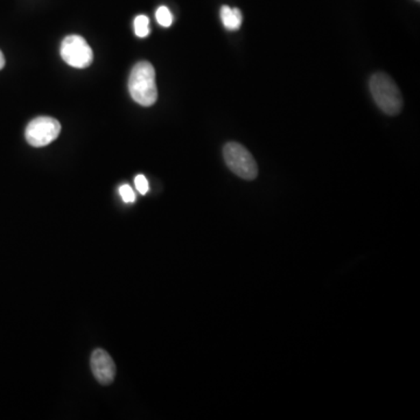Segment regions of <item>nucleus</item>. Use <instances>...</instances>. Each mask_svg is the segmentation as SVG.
<instances>
[{
  "label": "nucleus",
  "mask_w": 420,
  "mask_h": 420,
  "mask_svg": "<svg viewBox=\"0 0 420 420\" xmlns=\"http://www.w3.org/2000/svg\"><path fill=\"white\" fill-rule=\"evenodd\" d=\"M129 91L134 102L143 106H153L158 99L156 71L147 61L138 62L131 71Z\"/></svg>",
  "instance_id": "f257e3e1"
},
{
  "label": "nucleus",
  "mask_w": 420,
  "mask_h": 420,
  "mask_svg": "<svg viewBox=\"0 0 420 420\" xmlns=\"http://www.w3.org/2000/svg\"><path fill=\"white\" fill-rule=\"evenodd\" d=\"M373 101L384 114L396 116L403 109V96L389 75L376 73L369 82Z\"/></svg>",
  "instance_id": "f03ea898"
},
{
  "label": "nucleus",
  "mask_w": 420,
  "mask_h": 420,
  "mask_svg": "<svg viewBox=\"0 0 420 420\" xmlns=\"http://www.w3.org/2000/svg\"><path fill=\"white\" fill-rule=\"evenodd\" d=\"M225 164L232 173L244 180H254L258 175V166L252 154L240 143L230 142L224 146Z\"/></svg>",
  "instance_id": "7ed1b4c3"
},
{
  "label": "nucleus",
  "mask_w": 420,
  "mask_h": 420,
  "mask_svg": "<svg viewBox=\"0 0 420 420\" xmlns=\"http://www.w3.org/2000/svg\"><path fill=\"white\" fill-rule=\"evenodd\" d=\"M61 132V124L55 118L41 117L33 119L25 131L28 144L34 147H44L54 142Z\"/></svg>",
  "instance_id": "20e7f679"
},
{
  "label": "nucleus",
  "mask_w": 420,
  "mask_h": 420,
  "mask_svg": "<svg viewBox=\"0 0 420 420\" xmlns=\"http://www.w3.org/2000/svg\"><path fill=\"white\" fill-rule=\"evenodd\" d=\"M61 58L71 67L87 68L90 66L94 60L92 49L82 36H69L64 38L61 44Z\"/></svg>",
  "instance_id": "39448f33"
},
{
  "label": "nucleus",
  "mask_w": 420,
  "mask_h": 420,
  "mask_svg": "<svg viewBox=\"0 0 420 420\" xmlns=\"http://www.w3.org/2000/svg\"><path fill=\"white\" fill-rule=\"evenodd\" d=\"M91 371L95 378L102 385H109L116 376V365L110 355L106 350L96 349L91 355Z\"/></svg>",
  "instance_id": "423d86ee"
},
{
  "label": "nucleus",
  "mask_w": 420,
  "mask_h": 420,
  "mask_svg": "<svg viewBox=\"0 0 420 420\" xmlns=\"http://www.w3.org/2000/svg\"><path fill=\"white\" fill-rule=\"evenodd\" d=\"M221 19H222L224 27L227 29L237 31L240 28L243 16H242V13L238 8H232L227 5H224L221 8Z\"/></svg>",
  "instance_id": "0eeeda50"
},
{
  "label": "nucleus",
  "mask_w": 420,
  "mask_h": 420,
  "mask_svg": "<svg viewBox=\"0 0 420 420\" xmlns=\"http://www.w3.org/2000/svg\"><path fill=\"white\" fill-rule=\"evenodd\" d=\"M134 33L138 38H146L149 34V20L146 16H136L134 21Z\"/></svg>",
  "instance_id": "6e6552de"
},
{
  "label": "nucleus",
  "mask_w": 420,
  "mask_h": 420,
  "mask_svg": "<svg viewBox=\"0 0 420 420\" xmlns=\"http://www.w3.org/2000/svg\"><path fill=\"white\" fill-rule=\"evenodd\" d=\"M156 18H157L158 24L162 27H169L173 24V16L166 6H160L158 8L156 12Z\"/></svg>",
  "instance_id": "1a4fd4ad"
},
{
  "label": "nucleus",
  "mask_w": 420,
  "mask_h": 420,
  "mask_svg": "<svg viewBox=\"0 0 420 420\" xmlns=\"http://www.w3.org/2000/svg\"><path fill=\"white\" fill-rule=\"evenodd\" d=\"M119 194H121L123 201L126 203H132L136 200V194H134V189L131 188L129 185L121 186Z\"/></svg>",
  "instance_id": "9d476101"
},
{
  "label": "nucleus",
  "mask_w": 420,
  "mask_h": 420,
  "mask_svg": "<svg viewBox=\"0 0 420 420\" xmlns=\"http://www.w3.org/2000/svg\"><path fill=\"white\" fill-rule=\"evenodd\" d=\"M134 185H136L138 192L140 193L142 195H145L146 193L149 192V181L143 174H139L136 177Z\"/></svg>",
  "instance_id": "9b49d317"
},
{
  "label": "nucleus",
  "mask_w": 420,
  "mask_h": 420,
  "mask_svg": "<svg viewBox=\"0 0 420 420\" xmlns=\"http://www.w3.org/2000/svg\"><path fill=\"white\" fill-rule=\"evenodd\" d=\"M5 66V58L3 51H0V71L4 68Z\"/></svg>",
  "instance_id": "f8f14e48"
},
{
  "label": "nucleus",
  "mask_w": 420,
  "mask_h": 420,
  "mask_svg": "<svg viewBox=\"0 0 420 420\" xmlns=\"http://www.w3.org/2000/svg\"><path fill=\"white\" fill-rule=\"evenodd\" d=\"M417 1H419V0H417Z\"/></svg>",
  "instance_id": "ddd939ff"
}]
</instances>
